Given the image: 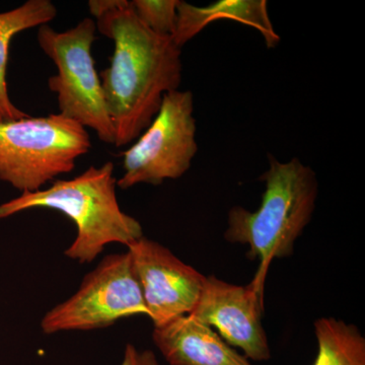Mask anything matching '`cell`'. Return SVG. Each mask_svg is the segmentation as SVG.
<instances>
[{
	"label": "cell",
	"mask_w": 365,
	"mask_h": 365,
	"mask_svg": "<svg viewBox=\"0 0 365 365\" xmlns=\"http://www.w3.org/2000/svg\"><path fill=\"white\" fill-rule=\"evenodd\" d=\"M97 29L114 42L110 66L101 73L117 148L138 138L157 116L163 98L179 90L182 48L138 20L128 0H91Z\"/></svg>",
	"instance_id": "6da1fadb"
},
{
	"label": "cell",
	"mask_w": 365,
	"mask_h": 365,
	"mask_svg": "<svg viewBox=\"0 0 365 365\" xmlns=\"http://www.w3.org/2000/svg\"><path fill=\"white\" fill-rule=\"evenodd\" d=\"M268 160L260 177L265 182L260 207L255 212L242 206L230 209L225 232L228 242L249 247L247 258L259 261L249 285L263 295L269 265L294 254L295 242L313 217L319 190L314 170L299 158L281 163L269 155Z\"/></svg>",
	"instance_id": "7a4b0ae2"
},
{
	"label": "cell",
	"mask_w": 365,
	"mask_h": 365,
	"mask_svg": "<svg viewBox=\"0 0 365 365\" xmlns=\"http://www.w3.org/2000/svg\"><path fill=\"white\" fill-rule=\"evenodd\" d=\"M114 165H91L78 177L57 180L48 189L25 192L0 205V220L35 208L53 209L76 225V239L64 252L78 263H91L107 245L128 247L143 237L140 222L122 211L118 203Z\"/></svg>",
	"instance_id": "3957f363"
},
{
	"label": "cell",
	"mask_w": 365,
	"mask_h": 365,
	"mask_svg": "<svg viewBox=\"0 0 365 365\" xmlns=\"http://www.w3.org/2000/svg\"><path fill=\"white\" fill-rule=\"evenodd\" d=\"M85 127L60 114L0 122V180L25 192L39 191L90 151Z\"/></svg>",
	"instance_id": "277c9868"
},
{
	"label": "cell",
	"mask_w": 365,
	"mask_h": 365,
	"mask_svg": "<svg viewBox=\"0 0 365 365\" xmlns=\"http://www.w3.org/2000/svg\"><path fill=\"white\" fill-rule=\"evenodd\" d=\"M96 30L91 19L79 21L66 32L41 26L38 43L57 67V74L50 76L48 86L56 93L58 114L93 129L103 143L115 144L114 126L91 54Z\"/></svg>",
	"instance_id": "5b68a950"
},
{
	"label": "cell",
	"mask_w": 365,
	"mask_h": 365,
	"mask_svg": "<svg viewBox=\"0 0 365 365\" xmlns=\"http://www.w3.org/2000/svg\"><path fill=\"white\" fill-rule=\"evenodd\" d=\"M194 98L190 91L167 93L157 116L123 153V176L117 181L126 190L138 184H163L184 176L198 151Z\"/></svg>",
	"instance_id": "8992f818"
},
{
	"label": "cell",
	"mask_w": 365,
	"mask_h": 365,
	"mask_svg": "<svg viewBox=\"0 0 365 365\" xmlns=\"http://www.w3.org/2000/svg\"><path fill=\"white\" fill-rule=\"evenodd\" d=\"M145 314L143 290L130 254L105 257L86 276L78 292L43 317V333L91 331L106 328L118 319Z\"/></svg>",
	"instance_id": "52a82bcc"
},
{
	"label": "cell",
	"mask_w": 365,
	"mask_h": 365,
	"mask_svg": "<svg viewBox=\"0 0 365 365\" xmlns=\"http://www.w3.org/2000/svg\"><path fill=\"white\" fill-rule=\"evenodd\" d=\"M128 252L141 290L148 316L155 328L187 316L195 309L206 276L182 263L169 249L140 237Z\"/></svg>",
	"instance_id": "ba28073f"
},
{
	"label": "cell",
	"mask_w": 365,
	"mask_h": 365,
	"mask_svg": "<svg viewBox=\"0 0 365 365\" xmlns=\"http://www.w3.org/2000/svg\"><path fill=\"white\" fill-rule=\"evenodd\" d=\"M263 297L250 285L239 287L208 276L190 316L215 329L228 345L242 349L246 359L265 361L271 352L262 326Z\"/></svg>",
	"instance_id": "9c48e42d"
},
{
	"label": "cell",
	"mask_w": 365,
	"mask_h": 365,
	"mask_svg": "<svg viewBox=\"0 0 365 365\" xmlns=\"http://www.w3.org/2000/svg\"><path fill=\"white\" fill-rule=\"evenodd\" d=\"M153 340L170 365H252L213 329L190 314L155 328Z\"/></svg>",
	"instance_id": "30bf717a"
},
{
	"label": "cell",
	"mask_w": 365,
	"mask_h": 365,
	"mask_svg": "<svg viewBox=\"0 0 365 365\" xmlns=\"http://www.w3.org/2000/svg\"><path fill=\"white\" fill-rule=\"evenodd\" d=\"M228 19L260 32L267 48L276 47L280 37L274 30L266 0H218L207 6H195L179 0L172 39L178 47L193 39L213 21Z\"/></svg>",
	"instance_id": "8fae6325"
},
{
	"label": "cell",
	"mask_w": 365,
	"mask_h": 365,
	"mask_svg": "<svg viewBox=\"0 0 365 365\" xmlns=\"http://www.w3.org/2000/svg\"><path fill=\"white\" fill-rule=\"evenodd\" d=\"M56 16V7L50 0H29L16 9L0 13V122L29 116L14 105L7 91L6 69L11 40L23 31L48 25Z\"/></svg>",
	"instance_id": "7c38bea8"
},
{
	"label": "cell",
	"mask_w": 365,
	"mask_h": 365,
	"mask_svg": "<svg viewBox=\"0 0 365 365\" xmlns=\"http://www.w3.org/2000/svg\"><path fill=\"white\" fill-rule=\"evenodd\" d=\"M314 327L319 349L313 365H365V339L356 326L322 318Z\"/></svg>",
	"instance_id": "4fadbf2b"
},
{
	"label": "cell",
	"mask_w": 365,
	"mask_h": 365,
	"mask_svg": "<svg viewBox=\"0 0 365 365\" xmlns=\"http://www.w3.org/2000/svg\"><path fill=\"white\" fill-rule=\"evenodd\" d=\"M179 0H132V9L138 20L153 33L170 36L177 21Z\"/></svg>",
	"instance_id": "5bb4252c"
},
{
	"label": "cell",
	"mask_w": 365,
	"mask_h": 365,
	"mask_svg": "<svg viewBox=\"0 0 365 365\" xmlns=\"http://www.w3.org/2000/svg\"><path fill=\"white\" fill-rule=\"evenodd\" d=\"M121 365H160L155 353L151 350L138 351L135 346L128 344L125 348L124 359Z\"/></svg>",
	"instance_id": "9a60e30c"
}]
</instances>
